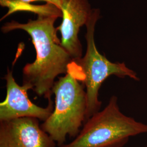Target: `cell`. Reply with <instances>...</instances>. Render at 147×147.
Instances as JSON below:
<instances>
[{"mask_svg":"<svg viewBox=\"0 0 147 147\" xmlns=\"http://www.w3.org/2000/svg\"><path fill=\"white\" fill-rule=\"evenodd\" d=\"M147 133V124L121 112L116 96L84 122L73 141L60 147H123L130 137Z\"/></svg>","mask_w":147,"mask_h":147,"instance_id":"obj_3","label":"cell"},{"mask_svg":"<svg viewBox=\"0 0 147 147\" xmlns=\"http://www.w3.org/2000/svg\"><path fill=\"white\" fill-rule=\"evenodd\" d=\"M0 5L7 7L8 11L1 20L18 11H28L38 15H57L62 18V12L56 5L50 3L44 5H36L23 2L20 0H0Z\"/></svg>","mask_w":147,"mask_h":147,"instance_id":"obj_8","label":"cell"},{"mask_svg":"<svg viewBox=\"0 0 147 147\" xmlns=\"http://www.w3.org/2000/svg\"><path fill=\"white\" fill-rule=\"evenodd\" d=\"M23 2L30 3V2H35V1H45L47 3H50L54 5H56L59 9H61V0H20Z\"/></svg>","mask_w":147,"mask_h":147,"instance_id":"obj_9","label":"cell"},{"mask_svg":"<svg viewBox=\"0 0 147 147\" xmlns=\"http://www.w3.org/2000/svg\"><path fill=\"white\" fill-rule=\"evenodd\" d=\"M99 18V9H92L86 25V52L84 57L74 61L79 66L80 81L86 88L87 101L86 121L100 111L102 102L99 99V89L109 76L129 77L136 81L139 80L136 73L127 68L125 63L112 62L98 50L95 42L94 32L95 25Z\"/></svg>","mask_w":147,"mask_h":147,"instance_id":"obj_4","label":"cell"},{"mask_svg":"<svg viewBox=\"0 0 147 147\" xmlns=\"http://www.w3.org/2000/svg\"><path fill=\"white\" fill-rule=\"evenodd\" d=\"M78 65L73 61L68 72L53 84L55 105L52 113L41 125L58 147L64 144L67 137L75 138L86 121L87 95L80 83Z\"/></svg>","mask_w":147,"mask_h":147,"instance_id":"obj_2","label":"cell"},{"mask_svg":"<svg viewBox=\"0 0 147 147\" xmlns=\"http://www.w3.org/2000/svg\"><path fill=\"white\" fill-rule=\"evenodd\" d=\"M58 18L60 17L57 15H38L37 19H30L25 24L12 20L1 27L4 33L21 30L31 37L36 58L24 67L22 84L48 100L51 99L56 79L67 73L70 64L74 61L57 37L55 23Z\"/></svg>","mask_w":147,"mask_h":147,"instance_id":"obj_1","label":"cell"},{"mask_svg":"<svg viewBox=\"0 0 147 147\" xmlns=\"http://www.w3.org/2000/svg\"><path fill=\"white\" fill-rule=\"evenodd\" d=\"M62 22L57 27L61 34L62 47L76 61L82 57V46L79 38L81 27L89 20L92 9L88 0H61Z\"/></svg>","mask_w":147,"mask_h":147,"instance_id":"obj_6","label":"cell"},{"mask_svg":"<svg viewBox=\"0 0 147 147\" xmlns=\"http://www.w3.org/2000/svg\"><path fill=\"white\" fill-rule=\"evenodd\" d=\"M5 81L6 97L0 104V121H9L23 117H32L46 121L52 113L54 105L51 99L48 100L47 107H42L34 104L29 99L26 85H19L9 68L4 76Z\"/></svg>","mask_w":147,"mask_h":147,"instance_id":"obj_5","label":"cell"},{"mask_svg":"<svg viewBox=\"0 0 147 147\" xmlns=\"http://www.w3.org/2000/svg\"><path fill=\"white\" fill-rule=\"evenodd\" d=\"M39 120L23 117L0 121V147H56Z\"/></svg>","mask_w":147,"mask_h":147,"instance_id":"obj_7","label":"cell"}]
</instances>
